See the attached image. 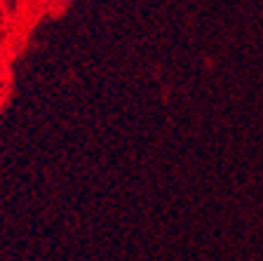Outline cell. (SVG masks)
Here are the masks:
<instances>
[{
  "label": "cell",
  "instance_id": "1",
  "mask_svg": "<svg viewBox=\"0 0 263 261\" xmlns=\"http://www.w3.org/2000/svg\"><path fill=\"white\" fill-rule=\"evenodd\" d=\"M38 3V7H43V10H59V7H64L66 3H71V0H35Z\"/></svg>",
  "mask_w": 263,
  "mask_h": 261
}]
</instances>
